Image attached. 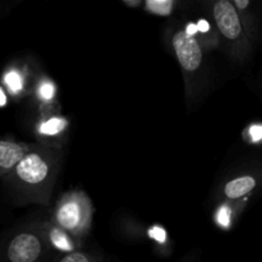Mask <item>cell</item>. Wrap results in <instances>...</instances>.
<instances>
[{
    "instance_id": "10",
    "label": "cell",
    "mask_w": 262,
    "mask_h": 262,
    "mask_svg": "<svg viewBox=\"0 0 262 262\" xmlns=\"http://www.w3.org/2000/svg\"><path fill=\"white\" fill-rule=\"evenodd\" d=\"M5 83L9 87L10 91L14 92V94L15 92H19L23 87L22 77H20V74L15 71L7 73V76H5Z\"/></svg>"
},
{
    "instance_id": "8",
    "label": "cell",
    "mask_w": 262,
    "mask_h": 262,
    "mask_svg": "<svg viewBox=\"0 0 262 262\" xmlns=\"http://www.w3.org/2000/svg\"><path fill=\"white\" fill-rule=\"evenodd\" d=\"M174 3L171 0H147L146 9L147 12L158 15H169L173 12Z\"/></svg>"
},
{
    "instance_id": "2",
    "label": "cell",
    "mask_w": 262,
    "mask_h": 262,
    "mask_svg": "<svg viewBox=\"0 0 262 262\" xmlns=\"http://www.w3.org/2000/svg\"><path fill=\"white\" fill-rule=\"evenodd\" d=\"M170 45L181 67L186 86L188 104L201 95L205 76L204 50L197 37L187 35L184 28H178L171 33Z\"/></svg>"
},
{
    "instance_id": "13",
    "label": "cell",
    "mask_w": 262,
    "mask_h": 262,
    "mask_svg": "<svg viewBox=\"0 0 262 262\" xmlns=\"http://www.w3.org/2000/svg\"><path fill=\"white\" fill-rule=\"evenodd\" d=\"M250 132H251V138H252V141H255V142H258V141L261 140L262 129H261L260 124L252 125V127H251V129H250Z\"/></svg>"
},
{
    "instance_id": "17",
    "label": "cell",
    "mask_w": 262,
    "mask_h": 262,
    "mask_svg": "<svg viewBox=\"0 0 262 262\" xmlns=\"http://www.w3.org/2000/svg\"><path fill=\"white\" fill-rule=\"evenodd\" d=\"M181 262H197L196 258L193 257V256H188V257H186L184 260H182Z\"/></svg>"
},
{
    "instance_id": "7",
    "label": "cell",
    "mask_w": 262,
    "mask_h": 262,
    "mask_svg": "<svg viewBox=\"0 0 262 262\" xmlns=\"http://www.w3.org/2000/svg\"><path fill=\"white\" fill-rule=\"evenodd\" d=\"M51 262H104L102 257L97 253L87 252V251H72L59 258H54Z\"/></svg>"
},
{
    "instance_id": "4",
    "label": "cell",
    "mask_w": 262,
    "mask_h": 262,
    "mask_svg": "<svg viewBox=\"0 0 262 262\" xmlns=\"http://www.w3.org/2000/svg\"><path fill=\"white\" fill-rule=\"evenodd\" d=\"M91 201L83 192L66 193L54 210V227L63 230L71 238H82L91 227Z\"/></svg>"
},
{
    "instance_id": "11",
    "label": "cell",
    "mask_w": 262,
    "mask_h": 262,
    "mask_svg": "<svg viewBox=\"0 0 262 262\" xmlns=\"http://www.w3.org/2000/svg\"><path fill=\"white\" fill-rule=\"evenodd\" d=\"M37 95L43 101H50L54 97V95H55V86H54L53 82L43 81L42 83L38 84Z\"/></svg>"
},
{
    "instance_id": "12",
    "label": "cell",
    "mask_w": 262,
    "mask_h": 262,
    "mask_svg": "<svg viewBox=\"0 0 262 262\" xmlns=\"http://www.w3.org/2000/svg\"><path fill=\"white\" fill-rule=\"evenodd\" d=\"M230 214H232V212L229 211V210H227V209H224V207H223L222 210H220V212H219V223L222 225H228L229 224V222H230Z\"/></svg>"
},
{
    "instance_id": "9",
    "label": "cell",
    "mask_w": 262,
    "mask_h": 262,
    "mask_svg": "<svg viewBox=\"0 0 262 262\" xmlns=\"http://www.w3.org/2000/svg\"><path fill=\"white\" fill-rule=\"evenodd\" d=\"M67 127V122L61 118H51L40 125V133L45 136H54L63 132Z\"/></svg>"
},
{
    "instance_id": "5",
    "label": "cell",
    "mask_w": 262,
    "mask_h": 262,
    "mask_svg": "<svg viewBox=\"0 0 262 262\" xmlns=\"http://www.w3.org/2000/svg\"><path fill=\"white\" fill-rule=\"evenodd\" d=\"M51 248L48 225L26 227L9 241L5 258L8 262H45Z\"/></svg>"
},
{
    "instance_id": "6",
    "label": "cell",
    "mask_w": 262,
    "mask_h": 262,
    "mask_svg": "<svg viewBox=\"0 0 262 262\" xmlns=\"http://www.w3.org/2000/svg\"><path fill=\"white\" fill-rule=\"evenodd\" d=\"M257 186V181L253 176H241L232 179L224 186L223 193L228 200H239L250 194Z\"/></svg>"
},
{
    "instance_id": "1",
    "label": "cell",
    "mask_w": 262,
    "mask_h": 262,
    "mask_svg": "<svg viewBox=\"0 0 262 262\" xmlns=\"http://www.w3.org/2000/svg\"><path fill=\"white\" fill-rule=\"evenodd\" d=\"M61 164V151L32 143L28 152L9 170L22 201L48 204Z\"/></svg>"
},
{
    "instance_id": "16",
    "label": "cell",
    "mask_w": 262,
    "mask_h": 262,
    "mask_svg": "<svg viewBox=\"0 0 262 262\" xmlns=\"http://www.w3.org/2000/svg\"><path fill=\"white\" fill-rule=\"evenodd\" d=\"M7 104V96H5L4 91L0 89V106H4Z\"/></svg>"
},
{
    "instance_id": "14",
    "label": "cell",
    "mask_w": 262,
    "mask_h": 262,
    "mask_svg": "<svg viewBox=\"0 0 262 262\" xmlns=\"http://www.w3.org/2000/svg\"><path fill=\"white\" fill-rule=\"evenodd\" d=\"M196 27L197 33H209L210 30H211V26H210V23L206 19H200Z\"/></svg>"
},
{
    "instance_id": "3",
    "label": "cell",
    "mask_w": 262,
    "mask_h": 262,
    "mask_svg": "<svg viewBox=\"0 0 262 262\" xmlns=\"http://www.w3.org/2000/svg\"><path fill=\"white\" fill-rule=\"evenodd\" d=\"M212 17L217 33L233 56L245 60L251 51V40L245 30L242 17L230 0H219L212 4Z\"/></svg>"
},
{
    "instance_id": "15",
    "label": "cell",
    "mask_w": 262,
    "mask_h": 262,
    "mask_svg": "<svg viewBox=\"0 0 262 262\" xmlns=\"http://www.w3.org/2000/svg\"><path fill=\"white\" fill-rule=\"evenodd\" d=\"M150 234H151V237L155 238L158 242H164V241H165V232H164L161 228H158V227L154 228V229L151 230Z\"/></svg>"
}]
</instances>
